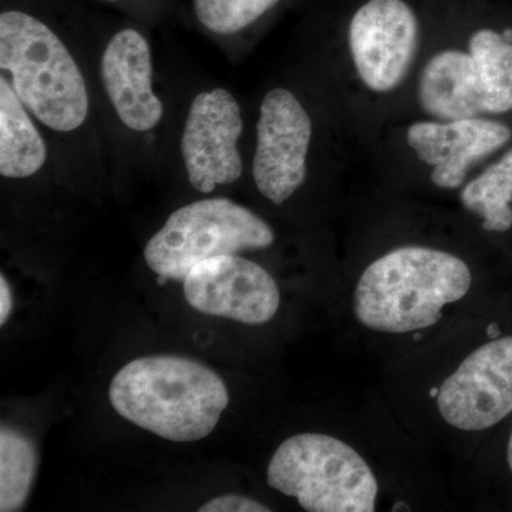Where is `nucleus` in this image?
Listing matches in <instances>:
<instances>
[{
  "mask_svg": "<svg viewBox=\"0 0 512 512\" xmlns=\"http://www.w3.org/2000/svg\"><path fill=\"white\" fill-rule=\"evenodd\" d=\"M111 406L161 439L191 443L210 436L227 409L224 380L197 360L138 357L111 380Z\"/></svg>",
  "mask_w": 512,
  "mask_h": 512,
  "instance_id": "obj_1",
  "label": "nucleus"
},
{
  "mask_svg": "<svg viewBox=\"0 0 512 512\" xmlns=\"http://www.w3.org/2000/svg\"><path fill=\"white\" fill-rule=\"evenodd\" d=\"M473 282L456 255L403 247L380 256L360 276L355 315L367 329L409 333L433 326L446 305L463 299Z\"/></svg>",
  "mask_w": 512,
  "mask_h": 512,
  "instance_id": "obj_2",
  "label": "nucleus"
},
{
  "mask_svg": "<svg viewBox=\"0 0 512 512\" xmlns=\"http://www.w3.org/2000/svg\"><path fill=\"white\" fill-rule=\"evenodd\" d=\"M0 69L45 126L66 133L86 121L89 94L82 72L45 23L19 10L0 15Z\"/></svg>",
  "mask_w": 512,
  "mask_h": 512,
  "instance_id": "obj_3",
  "label": "nucleus"
},
{
  "mask_svg": "<svg viewBox=\"0 0 512 512\" xmlns=\"http://www.w3.org/2000/svg\"><path fill=\"white\" fill-rule=\"evenodd\" d=\"M266 481L309 512H373L379 484L355 448L319 433L298 434L275 451Z\"/></svg>",
  "mask_w": 512,
  "mask_h": 512,
  "instance_id": "obj_4",
  "label": "nucleus"
},
{
  "mask_svg": "<svg viewBox=\"0 0 512 512\" xmlns=\"http://www.w3.org/2000/svg\"><path fill=\"white\" fill-rule=\"evenodd\" d=\"M274 241V229L254 212L227 198H211L174 211L148 241L144 258L158 276L184 281L205 259L269 248Z\"/></svg>",
  "mask_w": 512,
  "mask_h": 512,
  "instance_id": "obj_5",
  "label": "nucleus"
},
{
  "mask_svg": "<svg viewBox=\"0 0 512 512\" xmlns=\"http://www.w3.org/2000/svg\"><path fill=\"white\" fill-rule=\"evenodd\" d=\"M311 138V117L295 94L285 89L266 94L256 124L252 174L272 204H284L305 183Z\"/></svg>",
  "mask_w": 512,
  "mask_h": 512,
  "instance_id": "obj_6",
  "label": "nucleus"
},
{
  "mask_svg": "<svg viewBox=\"0 0 512 512\" xmlns=\"http://www.w3.org/2000/svg\"><path fill=\"white\" fill-rule=\"evenodd\" d=\"M441 417L463 431L494 427L512 413V336L474 350L437 394Z\"/></svg>",
  "mask_w": 512,
  "mask_h": 512,
  "instance_id": "obj_7",
  "label": "nucleus"
},
{
  "mask_svg": "<svg viewBox=\"0 0 512 512\" xmlns=\"http://www.w3.org/2000/svg\"><path fill=\"white\" fill-rule=\"evenodd\" d=\"M349 45L362 82L373 92H392L412 67L419 22L403 0H369L350 22Z\"/></svg>",
  "mask_w": 512,
  "mask_h": 512,
  "instance_id": "obj_8",
  "label": "nucleus"
},
{
  "mask_svg": "<svg viewBox=\"0 0 512 512\" xmlns=\"http://www.w3.org/2000/svg\"><path fill=\"white\" fill-rule=\"evenodd\" d=\"M188 305L204 315L264 325L279 306L281 293L266 269L237 255L205 259L184 278Z\"/></svg>",
  "mask_w": 512,
  "mask_h": 512,
  "instance_id": "obj_9",
  "label": "nucleus"
},
{
  "mask_svg": "<svg viewBox=\"0 0 512 512\" xmlns=\"http://www.w3.org/2000/svg\"><path fill=\"white\" fill-rule=\"evenodd\" d=\"M244 130L241 107L224 89L198 94L185 121L181 153L195 190L210 194L242 175L237 143Z\"/></svg>",
  "mask_w": 512,
  "mask_h": 512,
  "instance_id": "obj_10",
  "label": "nucleus"
},
{
  "mask_svg": "<svg viewBox=\"0 0 512 512\" xmlns=\"http://www.w3.org/2000/svg\"><path fill=\"white\" fill-rule=\"evenodd\" d=\"M511 128L500 121L480 119L419 121L407 130V144L423 163L431 165V181L441 190H456L468 170L511 140Z\"/></svg>",
  "mask_w": 512,
  "mask_h": 512,
  "instance_id": "obj_11",
  "label": "nucleus"
},
{
  "mask_svg": "<svg viewBox=\"0 0 512 512\" xmlns=\"http://www.w3.org/2000/svg\"><path fill=\"white\" fill-rule=\"evenodd\" d=\"M101 77L117 116L134 131H150L163 119L164 107L153 92V63L146 37L124 29L110 40Z\"/></svg>",
  "mask_w": 512,
  "mask_h": 512,
  "instance_id": "obj_12",
  "label": "nucleus"
},
{
  "mask_svg": "<svg viewBox=\"0 0 512 512\" xmlns=\"http://www.w3.org/2000/svg\"><path fill=\"white\" fill-rule=\"evenodd\" d=\"M421 107L440 121L473 119L485 113L483 84L470 52L444 50L421 72Z\"/></svg>",
  "mask_w": 512,
  "mask_h": 512,
  "instance_id": "obj_13",
  "label": "nucleus"
},
{
  "mask_svg": "<svg viewBox=\"0 0 512 512\" xmlns=\"http://www.w3.org/2000/svg\"><path fill=\"white\" fill-rule=\"evenodd\" d=\"M45 141L12 84L0 77V174L28 178L46 163Z\"/></svg>",
  "mask_w": 512,
  "mask_h": 512,
  "instance_id": "obj_14",
  "label": "nucleus"
},
{
  "mask_svg": "<svg viewBox=\"0 0 512 512\" xmlns=\"http://www.w3.org/2000/svg\"><path fill=\"white\" fill-rule=\"evenodd\" d=\"M483 84L485 113L512 110V42L503 33L480 29L468 43Z\"/></svg>",
  "mask_w": 512,
  "mask_h": 512,
  "instance_id": "obj_15",
  "label": "nucleus"
},
{
  "mask_svg": "<svg viewBox=\"0 0 512 512\" xmlns=\"http://www.w3.org/2000/svg\"><path fill=\"white\" fill-rule=\"evenodd\" d=\"M468 211L483 220L485 231L507 232L512 227V148L497 163L474 178L461 192Z\"/></svg>",
  "mask_w": 512,
  "mask_h": 512,
  "instance_id": "obj_16",
  "label": "nucleus"
},
{
  "mask_svg": "<svg viewBox=\"0 0 512 512\" xmlns=\"http://www.w3.org/2000/svg\"><path fill=\"white\" fill-rule=\"evenodd\" d=\"M39 467V451L22 431L0 429V511L22 510Z\"/></svg>",
  "mask_w": 512,
  "mask_h": 512,
  "instance_id": "obj_17",
  "label": "nucleus"
},
{
  "mask_svg": "<svg viewBox=\"0 0 512 512\" xmlns=\"http://www.w3.org/2000/svg\"><path fill=\"white\" fill-rule=\"evenodd\" d=\"M279 0H194L195 15L211 32L234 35L269 12Z\"/></svg>",
  "mask_w": 512,
  "mask_h": 512,
  "instance_id": "obj_18",
  "label": "nucleus"
},
{
  "mask_svg": "<svg viewBox=\"0 0 512 512\" xmlns=\"http://www.w3.org/2000/svg\"><path fill=\"white\" fill-rule=\"evenodd\" d=\"M200 512H269L271 508L245 497V495L228 494L212 498L198 508Z\"/></svg>",
  "mask_w": 512,
  "mask_h": 512,
  "instance_id": "obj_19",
  "label": "nucleus"
},
{
  "mask_svg": "<svg viewBox=\"0 0 512 512\" xmlns=\"http://www.w3.org/2000/svg\"><path fill=\"white\" fill-rule=\"evenodd\" d=\"M13 309L12 289L6 281L5 276H0V325L8 322Z\"/></svg>",
  "mask_w": 512,
  "mask_h": 512,
  "instance_id": "obj_20",
  "label": "nucleus"
},
{
  "mask_svg": "<svg viewBox=\"0 0 512 512\" xmlns=\"http://www.w3.org/2000/svg\"><path fill=\"white\" fill-rule=\"evenodd\" d=\"M507 461H508V467H510V470L512 473V431H511L510 440H508Z\"/></svg>",
  "mask_w": 512,
  "mask_h": 512,
  "instance_id": "obj_21",
  "label": "nucleus"
},
{
  "mask_svg": "<svg viewBox=\"0 0 512 512\" xmlns=\"http://www.w3.org/2000/svg\"><path fill=\"white\" fill-rule=\"evenodd\" d=\"M109 2H117V0H109Z\"/></svg>",
  "mask_w": 512,
  "mask_h": 512,
  "instance_id": "obj_22",
  "label": "nucleus"
}]
</instances>
